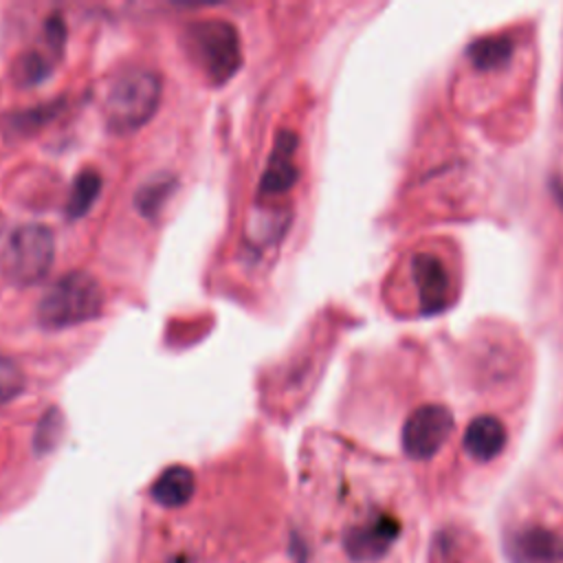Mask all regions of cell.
<instances>
[{"mask_svg":"<svg viewBox=\"0 0 563 563\" xmlns=\"http://www.w3.org/2000/svg\"><path fill=\"white\" fill-rule=\"evenodd\" d=\"M515 44L508 35H486L468 44L466 57L477 70L504 68L512 57Z\"/></svg>","mask_w":563,"mask_h":563,"instance_id":"4fadbf2b","label":"cell"},{"mask_svg":"<svg viewBox=\"0 0 563 563\" xmlns=\"http://www.w3.org/2000/svg\"><path fill=\"white\" fill-rule=\"evenodd\" d=\"M24 383L26 378L22 367L13 358L0 354V405H7L15 396H20L24 389Z\"/></svg>","mask_w":563,"mask_h":563,"instance_id":"2e32d148","label":"cell"},{"mask_svg":"<svg viewBox=\"0 0 563 563\" xmlns=\"http://www.w3.org/2000/svg\"><path fill=\"white\" fill-rule=\"evenodd\" d=\"M504 550L510 563L563 561V539L543 526H526L521 530H515L512 534H508Z\"/></svg>","mask_w":563,"mask_h":563,"instance_id":"52a82bcc","label":"cell"},{"mask_svg":"<svg viewBox=\"0 0 563 563\" xmlns=\"http://www.w3.org/2000/svg\"><path fill=\"white\" fill-rule=\"evenodd\" d=\"M185 51L202 77L227 84L242 66V44L238 29L222 18L196 20L185 29Z\"/></svg>","mask_w":563,"mask_h":563,"instance_id":"7a4b0ae2","label":"cell"},{"mask_svg":"<svg viewBox=\"0 0 563 563\" xmlns=\"http://www.w3.org/2000/svg\"><path fill=\"white\" fill-rule=\"evenodd\" d=\"M103 290L86 271L62 275L37 303V321L46 330H64L92 321L103 310Z\"/></svg>","mask_w":563,"mask_h":563,"instance_id":"3957f363","label":"cell"},{"mask_svg":"<svg viewBox=\"0 0 563 563\" xmlns=\"http://www.w3.org/2000/svg\"><path fill=\"white\" fill-rule=\"evenodd\" d=\"M411 277L418 290L420 310L424 314L440 312L446 306L451 288L444 262L429 251H420L411 257Z\"/></svg>","mask_w":563,"mask_h":563,"instance_id":"ba28073f","label":"cell"},{"mask_svg":"<svg viewBox=\"0 0 563 563\" xmlns=\"http://www.w3.org/2000/svg\"><path fill=\"white\" fill-rule=\"evenodd\" d=\"M453 431V413L444 405H420L402 424V451L411 460H431Z\"/></svg>","mask_w":563,"mask_h":563,"instance_id":"5b68a950","label":"cell"},{"mask_svg":"<svg viewBox=\"0 0 563 563\" xmlns=\"http://www.w3.org/2000/svg\"><path fill=\"white\" fill-rule=\"evenodd\" d=\"M55 260V235L44 224L15 227L0 246V273L13 286L40 284Z\"/></svg>","mask_w":563,"mask_h":563,"instance_id":"277c9868","label":"cell"},{"mask_svg":"<svg viewBox=\"0 0 563 563\" xmlns=\"http://www.w3.org/2000/svg\"><path fill=\"white\" fill-rule=\"evenodd\" d=\"M554 196H556L559 205L563 207V183H554Z\"/></svg>","mask_w":563,"mask_h":563,"instance_id":"ac0fdd59","label":"cell"},{"mask_svg":"<svg viewBox=\"0 0 563 563\" xmlns=\"http://www.w3.org/2000/svg\"><path fill=\"white\" fill-rule=\"evenodd\" d=\"M101 191V176L95 169H84L77 174L73 187H70V196L66 202V213L70 218H81L88 213V209L92 207V202L97 200Z\"/></svg>","mask_w":563,"mask_h":563,"instance_id":"5bb4252c","label":"cell"},{"mask_svg":"<svg viewBox=\"0 0 563 563\" xmlns=\"http://www.w3.org/2000/svg\"><path fill=\"white\" fill-rule=\"evenodd\" d=\"M163 81L156 70L132 68L121 73L103 97V121L114 134H130L143 128L158 110Z\"/></svg>","mask_w":563,"mask_h":563,"instance_id":"6da1fadb","label":"cell"},{"mask_svg":"<svg viewBox=\"0 0 563 563\" xmlns=\"http://www.w3.org/2000/svg\"><path fill=\"white\" fill-rule=\"evenodd\" d=\"M194 490H196V477L191 468L183 464H174L154 479L150 495L156 504L165 508H180L191 499Z\"/></svg>","mask_w":563,"mask_h":563,"instance_id":"7c38bea8","label":"cell"},{"mask_svg":"<svg viewBox=\"0 0 563 563\" xmlns=\"http://www.w3.org/2000/svg\"><path fill=\"white\" fill-rule=\"evenodd\" d=\"M398 532H400V523L394 517L378 515L367 523L350 528L343 539V545L350 559L358 563H369L380 559L389 550Z\"/></svg>","mask_w":563,"mask_h":563,"instance_id":"9c48e42d","label":"cell"},{"mask_svg":"<svg viewBox=\"0 0 563 563\" xmlns=\"http://www.w3.org/2000/svg\"><path fill=\"white\" fill-rule=\"evenodd\" d=\"M506 440H508V433L504 422L495 416L484 413L468 422L462 442H464V451L475 462H490L504 451Z\"/></svg>","mask_w":563,"mask_h":563,"instance_id":"8fae6325","label":"cell"},{"mask_svg":"<svg viewBox=\"0 0 563 563\" xmlns=\"http://www.w3.org/2000/svg\"><path fill=\"white\" fill-rule=\"evenodd\" d=\"M64 42H66V26L59 15H51L44 24V46L24 51L11 68L13 81L20 86H35L44 81L53 66L57 64L59 55L64 53Z\"/></svg>","mask_w":563,"mask_h":563,"instance_id":"8992f818","label":"cell"},{"mask_svg":"<svg viewBox=\"0 0 563 563\" xmlns=\"http://www.w3.org/2000/svg\"><path fill=\"white\" fill-rule=\"evenodd\" d=\"M176 187V180L172 176H158V178H152L147 180L139 191H136V198H134V205L136 209L143 213V216H156L161 211V207L165 205V200L169 198V194L174 191Z\"/></svg>","mask_w":563,"mask_h":563,"instance_id":"9a60e30c","label":"cell"},{"mask_svg":"<svg viewBox=\"0 0 563 563\" xmlns=\"http://www.w3.org/2000/svg\"><path fill=\"white\" fill-rule=\"evenodd\" d=\"M62 435V418L57 413V409H51L42 416L40 424H37V431H35V451L37 453H46L51 451L57 440Z\"/></svg>","mask_w":563,"mask_h":563,"instance_id":"e0dca14e","label":"cell"},{"mask_svg":"<svg viewBox=\"0 0 563 563\" xmlns=\"http://www.w3.org/2000/svg\"><path fill=\"white\" fill-rule=\"evenodd\" d=\"M297 134L290 130H282L275 139L268 165L260 180V194L262 196H279L286 194L299 176V169L295 165V152H297Z\"/></svg>","mask_w":563,"mask_h":563,"instance_id":"30bf717a","label":"cell"}]
</instances>
